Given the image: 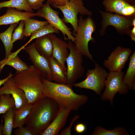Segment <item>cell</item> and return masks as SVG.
Segmentation results:
<instances>
[{"label": "cell", "instance_id": "1", "mask_svg": "<svg viewBox=\"0 0 135 135\" xmlns=\"http://www.w3.org/2000/svg\"><path fill=\"white\" fill-rule=\"evenodd\" d=\"M59 108L52 99L43 97L33 104L25 124L33 135H41L56 116Z\"/></svg>", "mask_w": 135, "mask_h": 135}, {"label": "cell", "instance_id": "2", "mask_svg": "<svg viewBox=\"0 0 135 135\" xmlns=\"http://www.w3.org/2000/svg\"><path fill=\"white\" fill-rule=\"evenodd\" d=\"M44 97L50 98L60 107H64L72 110H78L88 101L87 96L76 94L72 86L67 84H59L49 81L43 77Z\"/></svg>", "mask_w": 135, "mask_h": 135}, {"label": "cell", "instance_id": "3", "mask_svg": "<svg viewBox=\"0 0 135 135\" xmlns=\"http://www.w3.org/2000/svg\"><path fill=\"white\" fill-rule=\"evenodd\" d=\"M42 76L33 65L22 72L16 73L13 77L16 86L22 90L28 104H33L44 96Z\"/></svg>", "mask_w": 135, "mask_h": 135}, {"label": "cell", "instance_id": "4", "mask_svg": "<svg viewBox=\"0 0 135 135\" xmlns=\"http://www.w3.org/2000/svg\"><path fill=\"white\" fill-rule=\"evenodd\" d=\"M96 25L90 16L84 18L82 16H79L78 20V28L76 32L74 34L75 44L76 48L84 56L93 62L92 55L90 52L88 44L90 41L94 42L95 40L92 37V34L95 30Z\"/></svg>", "mask_w": 135, "mask_h": 135}, {"label": "cell", "instance_id": "5", "mask_svg": "<svg viewBox=\"0 0 135 135\" xmlns=\"http://www.w3.org/2000/svg\"><path fill=\"white\" fill-rule=\"evenodd\" d=\"M67 43L70 52L66 61L67 84L72 86L77 80L84 74V69L82 65L83 55L73 42L69 40Z\"/></svg>", "mask_w": 135, "mask_h": 135}, {"label": "cell", "instance_id": "6", "mask_svg": "<svg viewBox=\"0 0 135 135\" xmlns=\"http://www.w3.org/2000/svg\"><path fill=\"white\" fill-rule=\"evenodd\" d=\"M94 69L88 70L86 74V78L83 81L74 83L76 88L92 90L98 95H101L105 88V83L108 73L96 62Z\"/></svg>", "mask_w": 135, "mask_h": 135}, {"label": "cell", "instance_id": "7", "mask_svg": "<svg viewBox=\"0 0 135 135\" xmlns=\"http://www.w3.org/2000/svg\"><path fill=\"white\" fill-rule=\"evenodd\" d=\"M124 74L122 70L109 72L105 80L104 90L100 95L102 100L109 101L112 105L114 98L117 93L122 95L128 93V87L123 81Z\"/></svg>", "mask_w": 135, "mask_h": 135}, {"label": "cell", "instance_id": "8", "mask_svg": "<svg viewBox=\"0 0 135 135\" xmlns=\"http://www.w3.org/2000/svg\"><path fill=\"white\" fill-rule=\"evenodd\" d=\"M102 17L101 26L99 30L101 36L104 35L107 27L110 26L122 35H129L132 21L135 16L126 17L116 14L100 10Z\"/></svg>", "mask_w": 135, "mask_h": 135}, {"label": "cell", "instance_id": "9", "mask_svg": "<svg viewBox=\"0 0 135 135\" xmlns=\"http://www.w3.org/2000/svg\"><path fill=\"white\" fill-rule=\"evenodd\" d=\"M54 7L58 8L62 12L64 15L62 20L71 24L73 28L74 34L77 30L78 14L82 16H91L92 14V12L84 6L82 0H69L64 6H55Z\"/></svg>", "mask_w": 135, "mask_h": 135}, {"label": "cell", "instance_id": "10", "mask_svg": "<svg viewBox=\"0 0 135 135\" xmlns=\"http://www.w3.org/2000/svg\"><path fill=\"white\" fill-rule=\"evenodd\" d=\"M58 12L53 9L48 2L35 13L36 16L44 18L48 24L60 31L65 40H68L75 42V38L72 35L71 29L68 28L58 16Z\"/></svg>", "mask_w": 135, "mask_h": 135}, {"label": "cell", "instance_id": "11", "mask_svg": "<svg viewBox=\"0 0 135 135\" xmlns=\"http://www.w3.org/2000/svg\"><path fill=\"white\" fill-rule=\"evenodd\" d=\"M132 52L130 48L119 46L111 52L107 59L104 60L103 65L110 72L122 70Z\"/></svg>", "mask_w": 135, "mask_h": 135}, {"label": "cell", "instance_id": "12", "mask_svg": "<svg viewBox=\"0 0 135 135\" xmlns=\"http://www.w3.org/2000/svg\"><path fill=\"white\" fill-rule=\"evenodd\" d=\"M24 49L28 55L29 59L33 66L42 76L46 80L52 82V74L48 60L38 52L34 43L26 47Z\"/></svg>", "mask_w": 135, "mask_h": 135}, {"label": "cell", "instance_id": "13", "mask_svg": "<svg viewBox=\"0 0 135 135\" xmlns=\"http://www.w3.org/2000/svg\"><path fill=\"white\" fill-rule=\"evenodd\" d=\"M4 94L12 95L15 102L16 110L21 108L28 104L24 92L16 86L13 76L9 78L0 88V95Z\"/></svg>", "mask_w": 135, "mask_h": 135}, {"label": "cell", "instance_id": "14", "mask_svg": "<svg viewBox=\"0 0 135 135\" xmlns=\"http://www.w3.org/2000/svg\"><path fill=\"white\" fill-rule=\"evenodd\" d=\"M71 110L64 107H60L58 112L48 127L41 135H57L64 126Z\"/></svg>", "mask_w": 135, "mask_h": 135}, {"label": "cell", "instance_id": "15", "mask_svg": "<svg viewBox=\"0 0 135 135\" xmlns=\"http://www.w3.org/2000/svg\"><path fill=\"white\" fill-rule=\"evenodd\" d=\"M51 39L53 46L52 57L61 65L66 72L65 63L69 54L67 43L53 34H51Z\"/></svg>", "mask_w": 135, "mask_h": 135}, {"label": "cell", "instance_id": "16", "mask_svg": "<svg viewBox=\"0 0 135 135\" xmlns=\"http://www.w3.org/2000/svg\"><path fill=\"white\" fill-rule=\"evenodd\" d=\"M34 16L35 13L22 12L14 8H7L6 13L0 16V26L19 22Z\"/></svg>", "mask_w": 135, "mask_h": 135}, {"label": "cell", "instance_id": "17", "mask_svg": "<svg viewBox=\"0 0 135 135\" xmlns=\"http://www.w3.org/2000/svg\"><path fill=\"white\" fill-rule=\"evenodd\" d=\"M52 34H49L36 39L34 42L37 52L47 60L52 56L53 46Z\"/></svg>", "mask_w": 135, "mask_h": 135}, {"label": "cell", "instance_id": "18", "mask_svg": "<svg viewBox=\"0 0 135 135\" xmlns=\"http://www.w3.org/2000/svg\"><path fill=\"white\" fill-rule=\"evenodd\" d=\"M48 61L52 80L58 83L67 84L66 72L61 65L52 56Z\"/></svg>", "mask_w": 135, "mask_h": 135}, {"label": "cell", "instance_id": "19", "mask_svg": "<svg viewBox=\"0 0 135 135\" xmlns=\"http://www.w3.org/2000/svg\"><path fill=\"white\" fill-rule=\"evenodd\" d=\"M18 22L10 24L9 27L4 32L0 33V39L2 42L5 50V58H8L12 53L14 44L12 40L13 31Z\"/></svg>", "mask_w": 135, "mask_h": 135}, {"label": "cell", "instance_id": "20", "mask_svg": "<svg viewBox=\"0 0 135 135\" xmlns=\"http://www.w3.org/2000/svg\"><path fill=\"white\" fill-rule=\"evenodd\" d=\"M135 78V52L134 51L130 59L128 67L123 78V82L129 90H134Z\"/></svg>", "mask_w": 135, "mask_h": 135}, {"label": "cell", "instance_id": "21", "mask_svg": "<svg viewBox=\"0 0 135 135\" xmlns=\"http://www.w3.org/2000/svg\"><path fill=\"white\" fill-rule=\"evenodd\" d=\"M1 68L2 69L6 65L10 66L14 68L16 72L18 73L28 69L29 66L23 62L19 57L18 55L12 57H9L0 61Z\"/></svg>", "mask_w": 135, "mask_h": 135}, {"label": "cell", "instance_id": "22", "mask_svg": "<svg viewBox=\"0 0 135 135\" xmlns=\"http://www.w3.org/2000/svg\"><path fill=\"white\" fill-rule=\"evenodd\" d=\"M129 4L124 0H104L102 4L106 11L122 16L126 7Z\"/></svg>", "mask_w": 135, "mask_h": 135}, {"label": "cell", "instance_id": "23", "mask_svg": "<svg viewBox=\"0 0 135 135\" xmlns=\"http://www.w3.org/2000/svg\"><path fill=\"white\" fill-rule=\"evenodd\" d=\"M33 104H28L20 109L16 110L14 116L13 128L23 126L26 120L30 114Z\"/></svg>", "mask_w": 135, "mask_h": 135}, {"label": "cell", "instance_id": "24", "mask_svg": "<svg viewBox=\"0 0 135 135\" xmlns=\"http://www.w3.org/2000/svg\"><path fill=\"white\" fill-rule=\"evenodd\" d=\"M24 22V36L26 37L30 36L34 32L48 24L46 21H40L31 18H27Z\"/></svg>", "mask_w": 135, "mask_h": 135}, {"label": "cell", "instance_id": "25", "mask_svg": "<svg viewBox=\"0 0 135 135\" xmlns=\"http://www.w3.org/2000/svg\"><path fill=\"white\" fill-rule=\"evenodd\" d=\"M11 8L25 12H33V10L28 5L26 0H9L0 2V11L4 8Z\"/></svg>", "mask_w": 135, "mask_h": 135}, {"label": "cell", "instance_id": "26", "mask_svg": "<svg viewBox=\"0 0 135 135\" xmlns=\"http://www.w3.org/2000/svg\"><path fill=\"white\" fill-rule=\"evenodd\" d=\"M16 110L15 108H12L3 114V118L4 120V124L3 127V135L12 134Z\"/></svg>", "mask_w": 135, "mask_h": 135}, {"label": "cell", "instance_id": "27", "mask_svg": "<svg viewBox=\"0 0 135 135\" xmlns=\"http://www.w3.org/2000/svg\"><path fill=\"white\" fill-rule=\"evenodd\" d=\"M59 31L49 24L45 25L33 32L28 41L20 48L21 50L24 49L26 46L34 39L46 34L55 33L58 34Z\"/></svg>", "mask_w": 135, "mask_h": 135}, {"label": "cell", "instance_id": "28", "mask_svg": "<svg viewBox=\"0 0 135 135\" xmlns=\"http://www.w3.org/2000/svg\"><path fill=\"white\" fill-rule=\"evenodd\" d=\"M128 133L124 128L117 127L112 130H107L98 126L94 130L92 135H126Z\"/></svg>", "mask_w": 135, "mask_h": 135}, {"label": "cell", "instance_id": "29", "mask_svg": "<svg viewBox=\"0 0 135 135\" xmlns=\"http://www.w3.org/2000/svg\"><path fill=\"white\" fill-rule=\"evenodd\" d=\"M14 99L10 94L0 95V114H4L10 108H15Z\"/></svg>", "mask_w": 135, "mask_h": 135}, {"label": "cell", "instance_id": "30", "mask_svg": "<svg viewBox=\"0 0 135 135\" xmlns=\"http://www.w3.org/2000/svg\"><path fill=\"white\" fill-rule=\"evenodd\" d=\"M24 20L20 21L18 26L15 29L12 35V40L14 44L16 41L22 40L24 36Z\"/></svg>", "mask_w": 135, "mask_h": 135}, {"label": "cell", "instance_id": "31", "mask_svg": "<svg viewBox=\"0 0 135 135\" xmlns=\"http://www.w3.org/2000/svg\"><path fill=\"white\" fill-rule=\"evenodd\" d=\"M80 116L76 115L72 118L70 120V124L68 126L61 130L60 133V135H70L72 127L75 122L78 119Z\"/></svg>", "mask_w": 135, "mask_h": 135}, {"label": "cell", "instance_id": "32", "mask_svg": "<svg viewBox=\"0 0 135 135\" xmlns=\"http://www.w3.org/2000/svg\"><path fill=\"white\" fill-rule=\"evenodd\" d=\"M122 16L126 17L135 16V6L129 4L123 10Z\"/></svg>", "mask_w": 135, "mask_h": 135}, {"label": "cell", "instance_id": "33", "mask_svg": "<svg viewBox=\"0 0 135 135\" xmlns=\"http://www.w3.org/2000/svg\"><path fill=\"white\" fill-rule=\"evenodd\" d=\"M46 0H26L28 6L32 10H38L42 6Z\"/></svg>", "mask_w": 135, "mask_h": 135}, {"label": "cell", "instance_id": "34", "mask_svg": "<svg viewBox=\"0 0 135 135\" xmlns=\"http://www.w3.org/2000/svg\"><path fill=\"white\" fill-rule=\"evenodd\" d=\"M14 133L15 135H33L31 130L27 126H23L16 128Z\"/></svg>", "mask_w": 135, "mask_h": 135}, {"label": "cell", "instance_id": "35", "mask_svg": "<svg viewBox=\"0 0 135 135\" xmlns=\"http://www.w3.org/2000/svg\"><path fill=\"white\" fill-rule=\"evenodd\" d=\"M49 4L55 6H62L64 5L69 0H47Z\"/></svg>", "mask_w": 135, "mask_h": 135}, {"label": "cell", "instance_id": "36", "mask_svg": "<svg viewBox=\"0 0 135 135\" xmlns=\"http://www.w3.org/2000/svg\"><path fill=\"white\" fill-rule=\"evenodd\" d=\"M86 129L85 125L82 123H80L77 124L75 127V130L78 133L82 134L85 132Z\"/></svg>", "mask_w": 135, "mask_h": 135}, {"label": "cell", "instance_id": "37", "mask_svg": "<svg viewBox=\"0 0 135 135\" xmlns=\"http://www.w3.org/2000/svg\"><path fill=\"white\" fill-rule=\"evenodd\" d=\"M132 40L135 41V26L133 27L132 30H131L130 34Z\"/></svg>", "mask_w": 135, "mask_h": 135}, {"label": "cell", "instance_id": "38", "mask_svg": "<svg viewBox=\"0 0 135 135\" xmlns=\"http://www.w3.org/2000/svg\"><path fill=\"white\" fill-rule=\"evenodd\" d=\"M13 76V74L11 73H10L7 77L2 79L0 80V87L10 77Z\"/></svg>", "mask_w": 135, "mask_h": 135}, {"label": "cell", "instance_id": "39", "mask_svg": "<svg viewBox=\"0 0 135 135\" xmlns=\"http://www.w3.org/2000/svg\"><path fill=\"white\" fill-rule=\"evenodd\" d=\"M3 125L2 123L0 124V135H3Z\"/></svg>", "mask_w": 135, "mask_h": 135}, {"label": "cell", "instance_id": "40", "mask_svg": "<svg viewBox=\"0 0 135 135\" xmlns=\"http://www.w3.org/2000/svg\"><path fill=\"white\" fill-rule=\"evenodd\" d=\"M132 26H135V18H134L132 20Z\"/></svg>", "mask_w": 135, "mask_h": 135}, {"label": "cell", "instance_id": "41", "mask_svg": "<svg viewBox=\"0 0 135 135\" xmlns=\"http://www.w3.org/2000/svg\"><path fill=\"white\" fill-rule=\"evenodd\" d=\"M124 0L126 1L127 2H134V0Z\"/></svg>", "mask_w": 135, "mask_h": 135}, {"label": "cell", "instance_id": "42", "mask_svg": "<svg viewBox=\"0 0 135 135\" xmlns=\"http://www.w3.org/2000/svg\"><path fill=\"white\" fill-rule=\"evenodd\" d=\"M2 69H1V65L0 64V74L2 70Z\"/></svg>", "mask_w": 135, "mask_h": 135}]
</instances>
